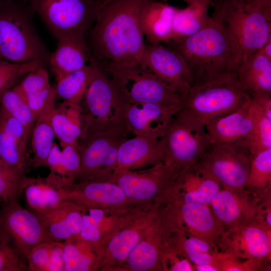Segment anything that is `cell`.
Segmentation results:
<instances>
[{
	"label": "cell",
	"instance_id": "6da1fadb",
	"mask_svg": "<svg viewBox=\"0 0 271 271\" xmlns=\"http://www.w3.org/2000/svg\"><path fill=\"white\" fill-rule=\"evenodd\" d=\"M152 1L98 0L86 42L91 59L103 70L133 65L142 68L145 42L141 17Z\"/></svg>",
	"mask_w": 271,
	"mask_h": 271
},
{
	"label": "cell",
	"instance_id": "7a4b0ae2",
	"mask_svg": "<svg viewBox=\"0 0 271 271\" xmlns=\"http://www.w3.org/2000/svg\"><path fill=\"white\" fill-rule=\"evenodd\" d=\"M167 44L184 60L193 86L235 75L242 60L241 51L235 40L211 17L207 25L199 32Z\"/></svg>",
	"mask_w": 271,
	"mask_h": 271
},
{
	"label": "cell",
	"instance_id": "3957f363",
	"mask_svg": "<svg viewBox=\"0 0 271 271\" xmlns=\"http://www.w3.org/2000/svg\"><path fill=\"white\" fill-rule=\"evenodd\" d=\"M251 96L238 85L235 74L193 86L175 116L192 129L205 133L211 120L236 110Z\"/></svg>",
	"mask_w": 271,
	"mask_h": 271
},
{
	"label": "cell",
	"instance_id": "277c9868",
	"mask_svg": "<svg viewBox=\"0 0 271 271\" xmlns=\"http://www.w3.org/2000/svg\"><path fill=\"white\" fill-rule=\"evenodd\" d=\"M27 0H0V58L14 63L39 60L51 54L36 28Z\"/></svg>",
	"mask_w": 271,
	"mask_h": 271
},
{
	"label": "cell",
	"instance_id": "5b68a950",
	"mask_svg": "<svg viewBox=\"0 0 271 271\" xmlns=\"http://www.w3.org/2000/svg\"><path fill=\"white\" fill-rule=\"evenodd\" d=\"M91 77L79 103L85 115L86 134L97 131L129 133L125 117L127 102L105 72L91 58Z\"/></svg>",
	"mask_w": 271,
	"mask_h": 271
},
{
	"label": "cell",
	"instance_id": "8992f818",
	"mask_svg": "<svg viewBox=\"0 0 271 271\" xmlns=\"http://www.w3.org/2000/svg\"><path fill=\"white\" fill-rule=\"evenodd\" d=\"M210 17L235 40L242 61L261 49L271 37L270 22L247 0H218Z\"/></svg>",
	"mask_w": 271,
	"mask_h": 271
},
{
	"label": "cell",
	"instance_id": "52a82bcc",
	"mask_svg": "<svg viewBox=\"0 0 271 271\" xmlns=\"http://www.w3.org/2000/svg\"><path fill=\"white\" fill-rule=\"evenodd\" d=\"M103 70L128 103H152L180 108L182 105L184 97L140 66L112 67Z\"/></svg>",
	"mask_w": 271,
	"mask_h": 271
},
{
	"label": "cell",
	"instance_id": "ba28073f",
	"mask_svg": "<svg viewBox=\"0 0 271 271\" xmlns=\"http://www.w3.org/2000/svg\"><path fill=\"white\" fill-rule=\"evenodd\" d=\"M252 154L244 140L209 145L199 162L221 187L243 192L249 176Z\"/></svg>",
	"mask_w": 271,
	"mask_h": 271
},
{
	"label": "cell",
	"instance_id": "9c48e42d",
	"mask_svg": "<svg viewBox=\"0 0 271 271\" xmlns=\"http://www.w3.org/2000/svg\"><path fill=\"white\" fill-rule=\"evenodd\" d=\"M57 40L75 32L86 33L96 15L98 0H27Z\"/></svg>",
	"mask_w": 271,
	"mask_h": 271
},
{
	"label": "cell",
	"instance_id": "30bf717a",
	"mask_svg": "<svg viewBox=\"0 0 271 271\" xmlns=\"http://www.w3.org/2000/svg\"><path fill=\"white\" fill-rule=\"evenodd\" d=\"M128 134L97 131L81 139L77 144L80 166L76 181L80 183L112 175L116 167L119 148Z\"/></svg>",
	"mask_w": 271,
	"mask_h": 271
},
{
	"label": "cell",
	"instance_id": "8fae6325",
	"mask_svg": "<svg viewBox=\"0 0 271 271\" xmlns=\"http://www.w3.org/2000/svg\"><path fill=\"white\" fill-rule=\"evenodd\" d=\"M180 173L177 168L161 162L146 171H120L104 180L115 183L126 197L133 200H150L160 195L169 200Z\"/></svg>",
	"mask_w": 271,
	"mask_h": 271
},
{
	"label": "cell",
	"instance_id": "7c38bea8",
	"mask_svg": "<svg viewBox=\"0 0 271 271\" xmlns=\"http://www.w3.org/2000/svg\"><path fill=\"white\" fill-rule=\"evenodd\" d=\"M0 234L12 240L19 254L26 258L37 245L54 241L40 218L22 207L19 202L4 203L0 213Z\"/></svg>",
	"mask_w": 271,
	"mask_h": 271
},
{
	"label": "cell",
	"instance_id": "4fadbf2b",
	"mask_svg": "<svg viewBox=\"0 0 271 271\" xmlns=\"http://www.w3.org/2000/svg\"><path fill=\"white\" fill-rule=\"evenodd\" d=\"M219 251L242 259L271 258V227L257 218L226 229L216 244Z\"/></svg>",
	"mask_w": 271,
	"mask_h": 271
},
{
	"label": "cell",
	"instance_id": "5bb4252c",
	"mask_svg": "<svg viewBox=\"0 0 271 271\" xmlns=\"http://www.w3.org/2000/svg\"><path fill=\"white\" fill-rule=\"evenodd\" d=\"M142 68L150 71L174 92L185 97L193 87L189 70L180 54L161 43L145 42Z\"/></svg>",
	"mask_w": 271,
	"mask_h": 271
},
{
	"label": "cell",
	"instance_id": "9a60e30c",
	"mask_svg": "<svg viewBox=\"0 0 271 271\" xmlns=\"http://www.w3.org/2000/svg\"><path fill=\"white\" fill-rule=\"evenodd\" d=\"M163 163L181 171L198 162L209 146L205 133L195 130L175 115L162 137Z\"/></svg>",
	"mask_w": 271,
	"mask_h": 271
},
{
	"label": "cell",
	"instance_id": "2e32d148",
	"mask_svg": "<svg viewBox=\"0 0 271 271\" xmlns=\"http://www.w3.org/2000/svg\"><path fill=\"white\" fill-rule=\"evenodd\" d=\"M260 200L247 190L237 192L221 187L208 205L227 229L257 218Z\"/></svg>",
	"mask_w": 271,
	"mask_h": 271
},
{
	"label": "cell",
	"instance_id": "e0dca14e",
	"mask_svg": "<svg viewBox=\"0 0 271 271\" xmlns=\"http://www.w3.org/2000/svg\"><path fill=\"white\" fill-rule=\"evenodd\" d=\"M220 188L219 183L198 161L181 171L171 190L169 199L178 204H209Z\"/></svg>",
	"mask_w": 271,
	"mask_h": 271
},
{
	"label": "cell",
	"instance_id": "ac0fdd59",
	"mask_svg": "<svg viewBox=\"0 0 271 271\" xmlns=\"http://www.w3.org/2000/svg\"><path fill=\"white\" fill-rule=\"evenodd\" d=\"M171 215L187 233L216 245L226 230L208 204L175 203Z\"/></svg>",
	"mask_w": 271,
	"mask_h": 271
},
{
	"label": "cell",
	"instance_id": "d6986e66",
	"mask_svg": "<svg viewBox=\"0 0 271 271\" xmlns=\"http://www.w3.org/2000/svg\"><path fill=\"white\" fill-rule=\"evenodd\" d=\"M179 109L152 103H127L125 121L130 132L134 135L160 139Z\"/></svg>",
	"mask_w": 271,
	"mask_h": 271
},
{
	"label": "cell",
	"instance_id": "ffe728a7",
	"mask_svg": "<svg viewBox=\"0 0 271 271\" xmlns=\"http://www.w3.org/2000/svg\"><path fill=\"white\" fill-rule=\"evenodd\" d=\"M254 114L250 100L235 111L218 117L205 126V137L209 145L244 140L251 134Z\"/></svg>",
	"mask_w": 271,
	"mask_h": 271
},
{
	"label": "cell",
	"instance_id": "44dd1931",
	"mask_svg": "<svg viewBox=\"0 0 271 271\" xmlns=\"http://www.w3.org/2000/svg\"><path fill=\"white\" fill-rule=\"evenodd\" d=\"M60 190L63 200L73 201L84 209L103 205H119L126 198L117 184L102 179L75 183L69 189Z\"/></svg>",
	"mask_w": 271,
	"mask_h": 271
},
{
	"label": "cell",
	"instance_id": "7402d4cb",
	"mask_svg": "<svg viewBox=\"0 0 271 271\" xmlns=\"http://www.w3.org/2000/svg\"><path fill=\"white\" fill-rule=\"evenodd\" d=\"M85 34L83 32H75L57 39V48L48 60L56 80L82 68L89 63L91 56Z\"/></svg>",
	"mask_w": 271,
	"mask_h": 271
},
{
	"label": "cell",
	"instance_id": "603a6c76",
	"mask_svg": "<svg viewBox=\"0 0 271 271\" xmlns=\"http://www.w3.org/2000/svg\"><path fill=\"white\" fill-rule=\"evenodd\" d=\"M29 141L22 124L0 105V158L26 172Z\"/></svg>",
	"mask_w": 271,
	"mask_h": 271
},
{
	"label": "cell",
	"instance_id": "cb8c5ba5",
	"mask_svg": "<svg viewBox=\"0 0 271 271\" xmlns=\"http://www.w3.org/2000/svg\"><path fill=\"white\" fill-rule=\"evenodd\" d=\"M165 150L162 139L136 136L125 140L120 146L114 173L163 162Z\"/></svg>",
	"mask_w": 271,
	"mask_h": 271
},
{
	"label": "cell",
	"instance_id": "d4e9b609",
	"mask_svg": "<svg viewBox=\"0 0 271 271\" xmlns=\"http://www.w3.org/2000/svg\"><path fill=\"white\" fill-rule=\"evenodd\" d=\"M83 209L75 202L65 199L45 212L36 214L52 239L61 241L79 234Z\"/></svg>",
	"mask_w": 271,
	"mask_h": 271
},
{
	"label": "cell",
	"instance_id": "484cf974",
	"mask_svg": "<svg viewBox=\"0 0 271 271\" xmlns=\"http://www.w3.org/2000/svg\"><path fill=\"white\" fill-rule=\"evenodd\" d=\"M49 173L45 181L58 189L66 190L74 183L80 166L77 145H68L61 150L54 142L47 158Z\"/></svg>",
	"mask_w": 271,
	"mask_h": 271
},
{
	"label": "cell",
	"instance_id": "4316f807",
	"mask_svg": "<svg viewBox=\"0 0 271 271\" xmlns=\"http://www.w3.org/2000/svg\"><path fill=\"white\" fill-rule=\"evenodd\" d=\"M52 123L55 137L62 148L77 145L86 133L83 110L79 103L63 101L53 111Z\"/></svg>",
	"mask_w": 271,
	"mask_h": 271
},
{
	"label": "cell",
	"instance_id": "83f0119b",
	"mask_svg": "<svg viewBox=\"0 0 271 271\" xmlns=\"http://www.w3.org/2000/svg\"><path fill=\"white\" fill-rule=\"evenodd\" d=\"M57 97L55 86H52L46 104L34 123L31 138L33 153L31 164L34 169L47 166V158L55 137L52 117Z\"/></svg>",
	"mask_w": 271,
	"mask_h": 271
},
{
	"label": "cell",
	"instance_id": "f1b7e54d",
	"mask_svg": "<svg viewBox=\"0 0 271 271\" xmlns=\"http://www.w3.org/2000/svg\"><path fill=\"white\" fill-rule=\"evenodd\" d=\"M235 78L240 88L249 94L271 95V59L260 49L241 62Z\"/></svg>",
	"mask_w": 271,
	"mask_h": 271
},
{
	"label": "cell",
	"instance_id": "f546056e",
	"mask_svg": "<svg viewBox=\"0 0 271 271\" xmlns=\"http://www.w3.org/2000/svg\"><path fill=\"white\" fill-rule=\"evenodd\" d=\"M176 8L166 3L152 0L141 17V27L149 43H168L172 38V26Z\"/></svg>",
	"mask_w": 271,
	"mask_h": 271
},
{
	"label": "cell",
	"instance_id": "4dcf8cb0",
	"mask_svg": "<svg viewBox=\"0 0 271 271\" xmlns=\"http://www.w3.org/2000/svg\"><path fill=\"white\" fill-rule=\"evenodd\" d=\"M15 87L22 95L36 118L44 108L52 87L44 66L27 74Z\"/></svg>",
	"mask_w": 271,
	"mask_h": 271
},
{
	"label": "cell",
	"instance_id": "1f68e13d",
	"mask_svg": "<svg viewBox=\"0 0 271 271\" xmlns=\"http://www.w3.org/2000/svg\"><path fill=\"white\" fill-rule=\"evenodd\" d=\"M178 229L173 241L174 247L193 265L210 264L214 265L217 246L187 233L176 221H171Z\"/></svg>",
	"mask_w": 271,
	"mask_h": 271
},
{
	"label": "cell",
	"instance_id": "d6a6232c",
	"mask_svg": "<svg viewBox=\"0 0 271 271\" xmlns=\"http://www.w3.org/2000/svg\"><path fill=\"white\" fill-rule=\"evenodd\" d=\"M64 243V271H88L98 264L97 243L85 241L78 235L70 237Z\"/></svg>",
	"mask_w": 271,
	"mask_h": 271
},
{
	"label": "cell",
	"instance_id": "836d02e7",
	"mask_svg": "<svg viewBox=\"0 0 271 271\" xmlns=\"http://www.w3.org/2000/svg\"><path fill=\"white\" fill-rule=\"evenodd\" d=\"M208 8L203 5L187 6L184 9L176 8L172 21V38L170 42L193 35L206 27L211 20L208 14Z\"/></svg>",
	"mask_w": 271,
	"mask_h": 271
},
{
	"label": "cell",
	"instance_id": "e575fe53",
	"mask_svg": "<svg viewBox=\"0 0 271 271\" xmlns=\"http://www.w3.org/2000/svg\"><path fill=\"white\" fill-rule=\"evenodd\" d=\"M23 192L28 206L36 214L47 211L63 200L60 190L45 178L29 177Z\"/></svg>",
	"mask_w": 271,
	"mask_h": 271
},
{
	"label": "cell",
	"instance_id": "d590c367",
	"mask_svg": "<svg viewBox=\"0 0 271 271\" xmlns=\"http://www.w3.org/2000/svg\"><path fill=\"white\" fill-rule=\"evenodd\" d=\"M93 66L90 61L82 68L56 80L57 97L64 101L80 103L91 77Z\"/></svg>",
	"mask_w": 271,
	"mask_h": 271
},
{
	"label": "cell",
	"instance_id": "8d00e7d4",
	"mask_svg": "<svg viewBox=\"0 0 271 271\" xmlns=\"http://www.w3.org/2000/svg\"><path fill=\"white\" fill-rule=\"evenodd\" d=\"M271 148L252 155L246 190L256 196L270 192Z\"/></svg>",
	"mask_w": 271,
	"mask_h": 271
},
{
	"label": "cell",
	"instance_id": "74e56055",
	"mask_svg": "<svg viewBox=\"0 0 271 271\" xmlns=\"http://www.w3.org/2000/svg\"><path fill=\"white\" fill-rule=\"evenodd\" d=\"M29 179L25 171L0 158V198L4 203L19 202Z\"/></svg>",
	"mask_w": 271,
	"mask_h": 271
},
{
	"label": "cell",
	"instance_id": "f35d334b",
	"mask_svg": "<svg viewBox=\"0 0 271 271\" xmlns=\"http://www.w3.org/2000/svg\"><path fill=\"white\" fill-rule=\"evenodd\" d=\"M0 105L22 124L30 140L36 118L15 86L0 94Z\"/></svg>",
	"mask_w": 271,
	"mask_h": 271
},
{
	"label": "cell",
	"instance_id": "ab89813d",
	"mask_svg": "<svg viewBox=\"0 0 271 271\" xmlns=\"http://www.w3.org/2000/svg\"><path fill=\"white\" fill-rule=\"evenodd\" d=\"M254 125L250 136L244 143L252 155L271 148V119L267 117L251 100Z\"/></svg>",
	"mask_w": 271,
	"mask_h": 271
},
{
	"label": "cell",
	"instance_id": "60d3db41",
	"mask_svg": "<svg viewBox=\"0 0 271 271\" xmlns=\"http://www.w3.org/2000/svg\"><path fill=\"white\" fill-rule=\"evenodd\" d=\"M45 65L39 60L18 63L0 60V94L14 87L28 73Z\"/></svg>",
	"mask_w": 271,
	"mask_h": 271
},
{
	"label": "cell",
	"instance_id": "b9f144b4",
	"mask_svg": "<svg viewBox=\"0 0 271 271\" xmlns=\"http://www.w3.org/2000/svg\"><path fill=\"white\" fill-rule=\"evenodd\" d=\"M159 257L157 243L142 241L131 251L126 260L131 270L145 271L154 267Z\"/></svg>",
	"mask_w": 271,
	"mask_h": 271
},
{
	"label": "cell",
	"instance_id": "7bdbcfd3",
	"mask_svg": "<svg viewBox=\"0 0 271 271\" xmlns=\"http://www.w3.org/2000/svg\"><path fill=\"white\" fill-rule=\"evenodd\" d=\"M140 234L134 229H127L117 233L110 241L108 249L116 261H123L140 241Z\"/></svg>",
	"mask_w": 271,
	"mask_h": 271
},
{
	"label": "cell",
	"instance_id": "ee69618b",
	"mask_svg": "<svg viewBox=\"0 0 271 271\" xmlns=\"http://www.w3.org/2000/svg\"><path fill=\"white\" fill-rule=\"evenodd\" d=\"M264 261L255 258L242 259L217 251L214 265L218 271H257L262 270Z\"/></svg>",
	"mask_w": 271,
	"mask_h": 271
},
{
	"label": "cell",
	"instance_id": "f6af8a7d",
	"mask_svg": "<svg viewBox=\"0 0 271 271\" xmlns=\"http://www.w3.org/2000/svg\"><path fill=\"white\" fill-rule=\"evenodd\" d=\"M28 265L8 239L0 234V271H26Z\"/></svg>",
	"mask_w": 271,
	"mask_h": 271
},
{
	"label": "cell",
	"instance_id": "bcb514c9",
	"mask_svg": "<svg viewBox=\"0 0 271 271\" xmlns=\"http://www.w3.org/2000/svg\"><path fill=\"white\" fill-rule=\"evenodd\" d=\"M55 241L42 242L30 251L26 258L28 270L47 271Z\"/></svg>",
	"mask_w": 271,
	"mask_h": 271
},
{
	"label": "cell",
	"instance_id": "7dc6e473",
	"mask_svg": "<svg viewBox=\"0 0 271 271\" xmlns=\"http://www.w3.org/2000/svg\"><path fill=\"white\" fill-rule=\"evenodd\" d=\"M82 219V228L78 235L85 241L97 243L101 237L100 224L89 215L84 214Z\"/></svg>",
	"mask_w": 271,
	"mask_h": 271
},
{
	"label": "cell",
	"instance_id": "c3c4849f",
	"mask_svg": "<svg viewBox=\"0 0 271 271\" xmlns=\"http://www.w3.org/2000/svg\"><path fill=\"white\" fill-rule=\"evenodd\" d=\"M64 243L55 241L52 250L47 271H64Z\"/></svg>",
	"mask_w": 271,
	"mask_h": 271
},
{
	"label": "cell",
	"instance_id": "681fc988",
	"mask_svg": "<svg viewBox=\"0 0 271 271\" xmlns=\"http://www.w3.org/2000/svg\"><path fill=\"white\" fill-rule=\"evenodd\" d=\"M250 95L252 101L267 117L271 119V95L253 93Z\"/></svg>",
	"mask_w": 271,
	"mask_h": 271
},
{
	"label": "cell",
	"instance_id": "f907efd6",
	"mask_svg": "<svg viewBox=\"0 0 271 271\" xmlns=\"http://www.w3.org/2000/svg\"><path fill=\"white\" fill-rule=\"evenodd\" d=\"M249 3L259 8L266 19L271 21V0H247Z\"/></svg>",
	"mask_w": 271,
	"mask_h": 271
},
{
	"label": "cell",
	"instance_id": "816d5d0a",
	"mask_svg": "<svg viewBox=\"0 0 271 271\" xmlns=\"http://www.w3.org/2000/svg\"><path fill=\"white\" fill-rule=\"evenodd\" d=\"M89 215L99 224L104 217V212L97 208H91L89 210Z\"/></svg>",
	"mask_w": 271,
	"mask_h": 271
},
{
	"label": "cell",
	"instance_id": "f5cc1de1",
	"mask_svg": "<svg viewBox=\"0 0 271 271\" xmlns=\"http://www.w3.org/2000/svg\"><path fill=\"white\" fill-rule=\"evenodd\" d=\"M185 2L187 6L191 5H203L209 7L213 5V0H182Z\"/></svg>",
	"mask_w": 271,
	"mask_h": 271
},
{
	"label": "cell",
	"instance_id": "db71d44e",
	"mask_svg": "<svg viewBox=\"0 0 271 271\" xmlns=\"http://www.w3.org/2000/svg\"><path fill=\"white\" fill-rule=\"evenodd\" d=\"M193 267L194 271H218L214 265L210 264L193 265Z\"/></svg>",
	"mask_w": 271,
	"mask_h": 271
},
{
	"label": "cell",
	"instance_id": "11a10c76",
	"mask_svg": "<svg viewBox=\"0 0 271 271\" xmlns=\"http://www.w3.org/2000/svg\"><path fill=\"white\" fill-rule=\"evenodd\" d=\"M261 50L266 56L271 59V37L269 38Z\"/></svg>",
	"mask_w": 271,
	"mask_h": 271
},
{
	"label": "cell",
	"instance_id": "9f6ffc18",
	"mask_svg": "<svg viewBox=\"0 0 271 271\" xmlns=\"http://www.w3.org/2000/svg\"><path fill=\"white\" fill-rule=\"evenodd\" d=\"M0 60H3V59H1V58H0Z\"/></svg>",
	"mask_w": 271,
	"mask_h": 271
}]
</instances>
